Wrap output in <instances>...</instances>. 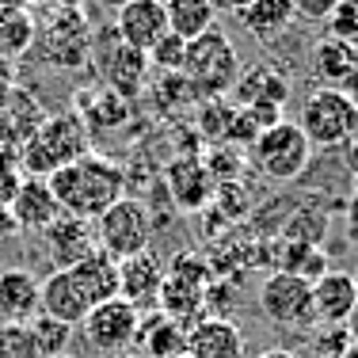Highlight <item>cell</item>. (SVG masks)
I'll list each match as a JSON object with an SVG mask.
<instances>
[{
	"label": "cell",
	"instance_id": "44",
	"mask_svg": "<svg viewBox=\"0 0 358 358\" xmlns=\"http://www.w3.org/2000/svg\"><path fill=\"white\" fill-rule=\"evenodd\" d=\"M343 328H347V336H351V339H355V343H358V309L351 313V320H347V324H343Z\"/></svg>",
	"mask_w": 358,
	"mask_h": 358
},
{
	"label": "cell",
	"instance_id": "18",
	"mask_svg": "<svg viewBox=\"0 0 358 358\" xmlns=\"http://www.w3.org/2000/svg\"><path fill=\"white\" fill-rule=\"evenodd\" d=\"M38 301H42V313H46V317H54L62 324H73V328L88 317V309H92L69 271H50V275L42 278Z\"/></svg>",
	"mask_w": 358,
	"mask_h": 358
},
{
	"label": "cell",
	"instance_id": "3",
	"mask_svg": "<svg viewBox=\"0 0 358 358\" xmlns=\"http://www.w3.org/2000/svg\"><path fill=\"white\" fill-rule=\"evenodd\" d=\"M183 76L191 80L199 99H221L225 92H233V84L241 80V54H236L233 38L221 27H210L206 35L187 42Z\"/></svg>",
	"mask_w": 358,
	"mask_h": 358
},
{
	"label": "cell",
	"instance_id": "28",
	"mask_svg": "<svg viewBox=\"0 0 358 358\" xmlns=\"http://www.w3.org/2000/svg\"><path fill=\"white\" fill-rule=\"evenodd\" d=\"M27 46H31V20L20 8H0V57L12 62Z\"/></svg>",
	"mask_w": 358,
	"mask_h": 358
},
{
	"label": "cell",
	"instance_id": "12",
	"mask_svg": "<svg viewBox=\"0 0 358 358\" xmlns=\"http://www.w3.org/2000/svg\"><path fill=\"white\" fill-rule=\"evenodd\" d=\"M88 54H92V31L84 23V15L76 8H57L54 23L46 31V57L65 65V69H76V65L88 62Z\"/></svg>",
	"mask_w": 358,
	"mask_h": 358
},
{
	"label": "cell",
	"instance_id": "22",
	"mask_svg": "<svg viewBox=\"0 0 358 358\" xmlns=\"http://www.w3.org/2000/svg\"><path fill=\"white\" fill-rule=\"evenodd\" d=\"M294 4L289 0H252L248 8L241 12V23L244 31L255 38V42H275L282 38L289 27H294Z\"/></svg>",
	"mask_w": 358,
	"mask_h": 358
},
{
	"label": "cell",
	"instance_id": "42",
	"mask_svg": "<svg viewBox=\"0 0 358 358\" xmlns=\"http://www.w3.org/2000/svg\"><path fill=\"white\" fill-rule=\"evenodd\" d=\"M343 149H347V164H351V172L358 176V138H351V141L343 145Z\"/></svg>",
	"mask_w": 358,
	"mask_h": 358
},
{
	"label": "cell",
	"instance_id": "15",
	"mask_svg": "<svg viewBox=\"0 0 358 358\" xmlns=\"http://www.w3.org/2000/svg\"><path fill=\"white\" fill-rule=\"evenodd\" d=\"M313 309H317V328H343L358 309V294L351 282V271H328L313 282Z\"/></svg>",
	"mask_w": 358,
	"mask_h": 358
},
{
	"label": "cell",
	"instance_id": "31",
	"mask_svg": "<svg viewBox=\"0 0 358 358\" xmlns=\"http://www.w3.org/2000/svg\"><path fill=\"white\" fill-rule=\"evenodd\" d=\"M0 358H38L27 324H0Z\"/></svg>",
	"mask_w": 358,
	"mask_h": 358
},
{
	"label": "cell",
	"instance_id": "21",
	"mask_svg": "<svg viewBox=\"0 0 358 358\" xmlns=\"http://www.w3.org/2000/svg\"><path fill=\"white\" fill-rule=\"evenodd\" d=\"M145 358H179L187 355V328L164 313H152V317H141V328H138V343Z\"/></svg>",
	"mask_w": 358,
	"mask_h": 358
},
{
	"label": "cell",
	"instance_id": "45",
	"mask_svg": "<svg viewBox=\"0 0 358 358\" xmlns=\"http://www.w3.org/2000/svg\"><path fill=\"white\" fill-rule=\"evenodd\" d=\"M336 358H358V343L351 339V343H347V347H343V351H339Z\"/></svg>",
	"mask_w": 358,
	"mask_h": 358
},
{
	"label": "cell",
	"instance_id": "48",
	"mask_svg": "<svg viewBox=\"0 0 358 358\" xmlns=\"http://www.w3.org/2000/svg\"><path fill=\"white\" fill-rule=\"evenodd\" d=\"M0 324H4V317H0Z\"/></svg>",
	"mask_w": 358,
	"mask_h": 358
},
{
	"label": "cell",
	"instance_id": "7",
	"mask_svg": "<svg viewBox=\"0 0 358 358\" xmlns=\"http://www.w3.org/2000/svg\"><path fill=\"white\" fill-rule=\"evenodd\" d=\"M259 313L278 328L289 331H313L317 328V309H313V282L286 271H271L259 282Z\"/></svg>",
	"mask_w": 358,
	"mask_h": 358
},
{
	"label": "cell",
	"instance_id": "36",
	"mask_svg": "<svg viewBox=\"0 0 358 358\" xmlns=\"http://www.w3.org/2000/svg\"><path fill=\"white\" fill-rule=\"evenodd\" d=\"M20 187H23V168L15 160H8V152H0V206H12Z\"/></svg>",
	"mask_w": 358,
	"mask_h": 358
},
{
	"label": "cell",
	"instance_id": "47",
	"mask_svg": "<svg viewBox=\"0 0 358 358\" xmlns=\"http://www.w3.org/2000/svg\"><path fill=\"white\" fill-rule=\"evenodd\" d=\"M54 358H73V355H69V351H65V355H54Z\"/></svg>",
	"mask_w": 358,
	"mask_h": 358
},
{
	"label": "cell",
	"instance_id": "38",
	"mask_svg": "<svg viewBox=\"0 0 358 358\" xmlns=\"http://www.w3.org/2000/svg\"><path fill=\"white\" fill-rule=\"evenodd\" d=\"M12 76H15V73H12V62H4V57H0V103L12 96V84H15Z\"/></svg>",
	"mask_w": 358,
	"mask_h": 358
},
{
	"label": "cell",
	"instance_id": "26",
	"mask_svg": "<svg viewBox=\"0 0 358 358\" xmlns=\"http://www.w3.org/2000/svg\"><path fill=\"white\" fill-rule=\"evenodd\" d=\"M313 69L324 80H351V76H358V46H347L339 38H324L313 50Z\"/></svg>",
	"mask_w": 358,
	"mask_h": 358
},
{
	"label": "cell",
	"instance_id": "11",
	"mask_svg": "<svg viewBox=\"0 0 358 358\" xmlns=\"http://www.w3.org/2000/svg\"><path fill=\"white\" fill-rule=\"evenodd\" d=\"M115 35L134 50L149 54L152 42L168 31V15H164V0H122V8L115 12Z\"/></svg>",
	"mask_w": 358,
	"mask_h": 358
},
{
	"label": "cell",
	"instance_id": "16",
	"mask_svg": "<svg viewBox=\"0 0 358 358\" xmlns=\"http://www.w3.org/2000/svg\"><path fill=\"white\" fill-rule=\"evenodd\" d=\"M160 282H164V267L152 252L130 255V259L118 263V297L130 301L134 309H145V305H157Z\"/></svg>",
	"mask_w": 358,
	"mask_h": 358
},
{
	"label": "cell",
	"instance_id": "30",
	"mask_svg": "<svg viewBox=\"0 0 358 358\" xmlns=\"http://www.w3.org/2000/svg\"><path fill=\"white\" fill-rule=\"evenodd\" d=\"M145 57H149V69H157V73H183L187 42L179 35H172V31H164V35L152 42V50Z\"/></svg>",
	"mask_w": 358,
	"mask_h": 358
},
{
	"label": "cell",
	"instance_id": "14",
	"mask_svg": "<svg viewBox=\"0 0 358 358\" xmlns=\"http://www.w3.org/2000/svg\"><path fill=\"white\" fill-rule=\"evenodd\" d=\"M8 210H12L20 233H46V229L62 217V206H57L50 183L38 176H23V187L15 191V199Z\"/></svg>",
	"mask_w": 358,
	"mask_h": 358
},
{
	"label": "cell",
	"instance_id": "23",
	"mask_svg": "<svg viewBox=\"0 0 358 358\" xmlns=\"http://www.w3.org/2000/svg\"><path fill=\"white\" fill-rule=\"evenodd\" d=\"M164 15H168V31L183 42H194L210 27H217V8L210 0H164Z\"/></svg>",
	"mask_w": 358,
	"mask_h": 358
},
{
	"label": "cell",
	"instance_id": "8",
	"mask_svg": "<svg viewBox=\"0 0 358 358\" xmlns=\"http://www.w3.org/2000/svg\"><path fill=\"white\" fill-rule=\"evenodd\" d=\"M138 328H141V309H134L122 297L92 305L88 317L80 320V331L88 339V347L99 355H126L138 343Z\"/></svg>",
	"mask_w": 358,
	"mask_h": 358
},
{
	"label": "cell",
	"instance_id": "40",
	"mask_svg": "<svg viewBox=\"0 0 358 358\" xmlns=\"http://www.w3.org/2000/svg\"><path fill=\"white\" fill-rule=\"evenodd\" d=\"M12 233H20V229H15V217L8 206H0V241H8Z\"/></svg>",
	"mask_w": 358,
	"mask_h": 358
},
{
	"label": "cell",
	"instance_id": "33",
	"mask_svg": "<svg viewBox=\"0 0 358 358\" xmlns=\"http://www.w3.org/2000/svg\"><path fill=\"white\" fill-rule=\"evenodd\" d=\"M328 38H339L347 46H358V0H339V8L328 15Z\"/></svg>",
	"mask_w": 358,
	"mask_h": 358
},
{
	"label": "cell",
	"instance_id": "6",
	"mask_svg": "<svg viewBox=\"0 0 358 358\" xmlns=\"http://www.w3.org/2000/svg\"><path fill=\"white\" fill-rule=\"evenodd\" d=\"M152 210L141 199H118L110 210L96 217V241L99 252H107L110 259H130V255L149 252L152 244Z\"/></svg>",
	"mask_w": 358,
	"mask_h": 358
},
{
	"label": "cell",
	"instance_id": "29",
	"mask_svg": "<svg viewBox=\"0 0 358 358\" xmlns=\"http://www.w3.org/2000/svg\"><path fill=\"white\" fill-rule=\"evenodd\" d=\"M126 118H130V99H122L118 92L103 88L96 96V107H88V118H84V126L92 130H115V126H122Z\"/></svg>",
	"mask_w": 358,
	"mask_h": 358
},
{
	"label": "cell",
	"instance_id": "27",
	"mask_svg": "<svg viewBox=\"0 0 358 358\" xmlns=\"http://www.w3.org/2000/svg\"><path fill=\"white\" fill-rule=\"evenodd\" d=\"M27 328H31V339H35V347H38V358H54V355L69 351L73 324H62V320L46 317V313H38Z\"/></svg>",
	"mask_w": 358,
	"mask_h": 358
},
{
	"label": "cell",
	"instance_id": "24",
	"mask_svg": "<svg viewBox=\"0 0 358 358\" xmlns=\"http://www.w3.org/2000/svg\"><path fill=\"white\" fill-rule=\"evenodd\" d=\"M233 92H236V99H241V107H248V103H278L282 107L286 96H289V84L282 80L278 69L255 65V69L241 73V80L233 84Z\"/></svg>",
	"mask_w": 358,
	"mask_h": 358
},
{
	"label": "cell",
	"instance_id": "13",
	"mask_svg": "<svg viewBox=\"0 0 358 358\" xmlns=\"http://www.w3.org/2000/svg\"><path fill=\"white\" fill-rule=\"evenodd\" d=\"M42 236H46V252H50V259H54V271H69L80 259H88L92 252H99L96 225H88L84 217L62 214Z\"/></svg>",
	"mask_w": 358,
	"mask_h": 358
},
{
	"label": "cell",
	"instance_id": "20",
	"mask_svg": "<svg viewBox=\"0 0 358 358\" xmlns=\"http://www.w3.org/2000/svg\"><path fill=\"white\" fill-rule=\"evenodd\" d=\"M69 275L76 278L88 305H103L110 297H118V259H110L107 252H92L88 259L69 267Z\"/></svg>",
	"mask_w": 358,
	"mask_h": 358
},
{
	"label": "cell",
	"instance_id": "39",
	"mask_svg": "<svg viewBox=\"0 0 358 358\" xmlns=\"http://www.w3.org/2000/svg\"><path fill=\"white\" fill-rule=\"evenodd\" d=\"M347 236L358 244V191L351 194V202H347Z\"/></svg>",
	"mask_w": 358,
	"mask_h": 358
},
{
	"label": "cell",
	"instance_id": "10",
	"mask_svg": "<svg viewBox=\"0 0 358 358\" xmlns=\"http://www.w3.org/2000/svg\"><path fill=\"white\" fill-rule=\"evenodd\" d=\"M187 358H248V339L229 317H202L187 328Z\"/></svg>",
	"mask_w": 358,
	"mask_h": 358
},
{
	"label": "cell",
	"instance_id": "35",
	"mask_svg": "<svg viewBox=\"0 0 358 358\" xmlns=\"http://www.w3.org/2000/svg\"><path fill=\"white\" fill-rule=\"evenodd\" d=\"M199 122L210 138H229V134H233V122H236V107H225L221 99H206Z\"/></svg>",
	"mask_w": 358,
	"mask_h": 358
},
{
	"label": "cell",
	"instance_id": "4",
	"mask_svg": "<svg viewBox=\"0 0 358 358\" xmlns=\"http://www.w3.org/2000/svg\"><path fill=\"white\" fill-rule=\"evenodd\" d=\"M313 157V141L305 138V130L297 122H275L252 141V164L263 179H275V183H289L309 168Z\"/></svg>",
	"mask_w": 358,
	"mask_h": 358
},
{
	"label": "cell",
	"instance_id": "32",
	"mask_svg": "<svg viewBox=\"0 0 358 358\" xmlns=\"http://www.w3.org/2000/svg\"><path fill=\"white\" fill-rule=\"evenodd\" d=\"M157 99H160V107H187V103H194L199 96H194L191 80H187L183 73H160Z\"/></svg>",
	"mask_w": 358,
	"mask_h": 358
},
{
	"label": "cell",
	"instance_id": "5",
	"mask_svg": "<svg viewBox=\"0 0 358 358\" xmlns=\"http://www.w3.org/2000/svg\"><path fill=\"white\" fill-rule=\"evenodd\" d=\"M297 126L305 130V138H309L313 145L336 149V145H347L358 134V107L343 88L324 84V88L309 92V99H305V107H301V122Z\"/></svg>",
	"mask_w": 358,
	"mask_h": 358
},
{
	"label": "cell",
	"instance_id": "19",
	"mask_svg": "<svg viewBox=\"0 0 358 358\" xmlns=\"http://www.w3.org/2000/svg\"><path fill=\"white\" fill-rule=\"evenodd\" d=\"M168 191H172V202L179 210H199L214 194V176H210V168L202 160L179 157L168 168Z\"/></svg>",
	"mask_w": 358,
	"mask_h": 358
},
{
	"label": "cell",
	"instance_id": "9",
	"mask_svg": "<svg viewBox=\"0 0 358 358\" xmlns=\"http://www.w3.org/2000/svg\"><path fill=\"white\" fill-rule=\"evenodd\" d=\"M92 50H96L99 76H103V84H107L110 92H118L122 99L141 96L145 73H149V57H145V50L126 46V42L115 35V27H107L99 42L92 38Z\"/></svg>",
	"mask_w": 358,
	"mask_h": 358
},
{
	"label": "cell",
	"instance_id": "25",
	"mask_svg": "<svg viewBox=\"0 0 358 358\" xmlns=\"http://www.w3.org/2000/svg\"><path fill=\"white\" fill-rule=\"evenodd\" d=\"M278 271L297 275V278H305V282H317V278H324L331 267H328V252H324L320 244L286 241L282 248H278Z\"/></svg>",
	"mask_w": 358,
	"mask_h": 358
},
{
	"label": "cell",
	"instance_id": "43",
	"mask_svg": "<svg viewBox=\"0 0 358 358\" xmlns=\"http://www.w3.org/2000/svg\"><path fill=\"white\" fill-rule=\"evenodd\" d=\"M255 358H297L294 351H282V347H271V351H263V355H255Z\"/></svg>",
	"mask_w": 358,
	"mask_h": 358
},
{
	"label": "cell",
	"instance_id": "1",
	"mask_svg": "<svg viewBox=\"0 0 358 358\" xmlns=\"http://www.w3.org/2000/svg\"><path fill=\"white\" fill-rule=\"evenodd\" d=\"M46 183H50V191H54L62 214L84 217V221H96L103 210L115 206L118 199H126L122 168L107 157H92V152H84L80 160L50 172Z\"/></svg>",
	"mask_w": 358,
	"mask_h": 358
},
{
	"label": "cell",
	"instance_id": "41",
	"mask_svg": "<svg viewBox=\"0 0 358 358\" xmlns=\"http://www.w3.org/2000/svg\"><path fill=\"white\" fill-rule=\"evenodd\" d=\"M210 4L217 8V15H221V12H236V15H241L244 8L252 4V0H210Z\"/></svg>",
	"mask_w": 358,
	"mask_h": 358
},
{
	"label": "cell",
	"instance_id": "2",
	"mask_svg": "<svg viewBox=\"0 0 358 358\" xmlns=\"http://www.w3.org/2000/svg\"><path fill=\"white\" fill-rule=\"evenodd\" d=\"M84 152H88V126H84L80 115L62 110V115L42 118L38 130L23 141L20 168H23V176L46 179L50 172H57V168L80 160Z\"/></svg>",
	"mask_w": 358,
	"mask_h": 358
},
{
	"label": "cell",
	"instance_id": "37",
	"mask_svg": "<svg viewBox=\"0 0 358 358\" xmlns=\"http://www.w3.org/2000/svg\"><path fill=\"white\" fill-rule=\"evenodd\" d=\"M294 4L297 20H309V23H328V15L339 8V0H289Z\"/></svg>",
	"mask_w": 358,
	"mask_h": 358
},
{
	"label": "cell",
	"instance_id": "46",
	"mask_svg": "<svg viewBox=\"0 0 358 358\" xmlns=\"http://www.w3.org/2000/svg\"><path fill=\"white\" fill-rule=\"evenodd\" d=\"M351 282H355V294H358V267L351 271Z\"/></svg>",
	"mask_w": 358,
	"mask_h": 358
},
{
	"label": "cell",
	"instance_id": "17",
	"mask_svg": "<svg viewBox=\"0 0 358 358\" xmlns=\"http://www.w3.org/2000/svg\"><path fill=\"white\" fill-rule=\"evenodd\" d=\"M38 289H42V282L31 271H23V267L0 271V317H4V324H31L42 313Z\"/></svg>",
	"mask_w": 358,
	"mask_h": 358
},
{
	"label": "cell",
	"instance_id": "34",
	"mask_svg": "<svg viewBox=\"0 0 358 358\" xmlns=\"http://www.w3.org/2000/svg\"><path fill=\"white\" fill-rule=\"evenodd\" d=\"M164 275H176V278L194 282V286H210V263L202 259V255H194V252H179V255H172V263H168Z\"/></svg>",
	"mask_w": 358,
	"mask_h": 358
},
{
	"label": "cell",
	"instance_id": "49",
	"mask_svg": "<svg viewBox=\"0 0 358 358\" xmlns=\"http://www.w3.org/2000/svg\"><path fill=\"white\" fill-rule=\"evenodd\" d=\"M179 358H187V355H179Z\"/></svg>",
	"mask_w": 358,
	"mask_h": 358
}]
</instances>
